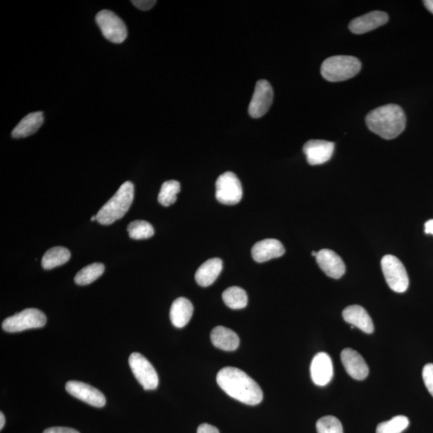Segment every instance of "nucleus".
Listing matches in <instances>:
<instances>
[{"label": "nucleus", "instance_id": "19", "mask_svg": "<svg viewBox=\"0 0 433 433\" xmlns=\"http://www.w3.org/2000/svg\"><path fill=\"white\" fill-rule=\"evenodd\" d=\"M194 313V306L186 298L175 299L170 309V320L178 328L187 326Z\"/></svg>", "mask_w": 433, "mask_h": 433}, {"label": "nucleus", "instance_id": "22", "mask_svg": "<svg viewBox=\"0 0 433 433\" xmlns=\"http://www.w3.org/2000/svg\"><path fill=\"white\" fill-rule=\"evenodd\" d=\"M43 123L42 112L31 113L21 120L12 131L14 138H24L34 135Z\"/></svg>", "mask_w": 433, "mask_h": 433}, {"label": "nucleus", "instance_id": "27", "mask_svg": "<svg viewBox=\"0 0 433 433\" xmlns=\"http://www.w3.org/2000/svg\"><path fill=\"white\" fill-rule=\"evenodd\" d=\"M130 237L135 240L147 239L155 234V229L148 221L142 220L133 221L127 227Z\"/></svg>", "mask_w": 433, "mask_h": 433}, {"label": "nucleus", "instance_id": "16", "mask_svg": "<svg viewBox=\"0 0 433 433\" xmlns=\"http://www.w3.org/2000/svg\"><path fill=\"white\" fill-rule=\"evenodd\" d=\"M316 262L326 275L335 279L345 275L346 266L343 259L335 251L323 249L318 252Z\"/></svg>", "mask_w": 433, "mask_h": 433}, {"label": "nucleus", "instance_id": "5", "mask_svg": "<svg viewBox=\"0 0 433 433\" xmlns=\"http://www.w3.org/2000/svg\"><path fill=\"white\" fill-rule=\"evenodd\" d=\"M47 317L40 310L27 308L20 313L4 320L2 328L5 332L14 333L28 329L41 328L46 326Z\"/></svg>", "mask_w": 433, "mask_h": 433}, {"label": "nucleus", "instance_id": "18", "mask_svg": "<svg viewBox=\"0 0 433 433\" xmlns=\"http://www.w3.org/2000/svg\"><path fill=\"white\" fill-rule=\"evenodd\" d=\"M343 320L367 334L374 332V324L367 311L361 306L352 305L343 311Z\"/></svg>", "mask_w": 433, "mask_h": 433}, {"label": "nucleus", "instance_id": "11", "mask_svg": "<svg viewBox=\"0 0 433 433\" xmlns=\"http://www.w3.org/2000/svg\"><path fill=\"white\" fill-rule=\"evenodd\" d=\"M66 391L76 399L95 407H104L106 399L104 394L89 385L80 381H68L66 385Z\"/></svg>", "mask_w": 433, "mask_h": 433}, {"label": "nucleus", "instance_id": "33", "mask_svg": "<svg viewBox=\"0 0 433 433\" xmlns=\"http://www.w3.org/2000/svg\"><path fill=\"white\" fill-rule=\"evenodd\" d=\"M197 433H220L214 426L209 424H202L197 429Z\"/></svg>", "mask_w": 433, "mask_h": 433}, {"label": "nucleus", "instance_id": "34", "mask_svg": "<svg viewBox=\"0 0 433 433\" xmlns=\"http://www.w3.org/2000/svg\"><path fill=\"white\" fill-rule=\"evenodd\" d=\"M424 231L426 234L433 235V219L426 221L424 224Z\"/></svg>", "mask_w": 433, "mask_h": 433}, {"label": "nucleus", "instance_id": "12", "mask_svg": "<svg viewBox=\"0 0 433 433\" xmlns=\"http://www.w3.org/2000/svg\"><path fill=\"white\" fill-rule=\"evenodd\" d=\"M333 375V362L330 355L325 353L316 354L311 365L312 381L318 386H326L332 381Z\"/></svg>", "mask_w": 433, "mask_h": 433}, {"label": "nucleus", "instance_id": "30", "mask_svg": "<svg viewBox=\"0 0 433 433\" xmlns=\"http://www.w3.org/2000/svg\"><path fill=\"white\" fill-rule=\"evenodd\" d=\"M422 375L427 390L433 397V364H428L424 367Z\"/></svg>", "mask_w": 433, "mask_h": 433}, {"label": "nucleus", "instance_id": "29", "mask_svg": "<svg viewBox=\"0 0 433 433\" xmlns=\"http://www.w3.org/2000/svg\"><path fill=\"white\" fill-rule=\"evenodd\" d=\"M318 433H343L340 419L333 416L323 417L316 423Z\"/></svg>", "mask_w": 433, "mask_h": 433}, {"label": "nucleus", "instance_id": "23", "mask_svg": "<svg viewBox=\"0 0 433 433\" xmlns=\"http://www.w3.org/2000/svg\"><path fill=\"white\" fill-rule=\"evenodd\" d=\"M70 257H71V254L67 248L62 246L53 247L43 254L41 265L43 269H53L55 267L68 263Z\"/></svg>", "mask_w": 433, "mask_h": 433}, {"label": "nucleus", "instance_id": "32", "mask_svg": "<svg viewBox=\"0 0 433 433\" xmlns=\"http://www.w3.org/2000/svg\"><path fill=\"white\" fill-rule=\"evenodd\" d=\"M43 433H80L73 429L65 428V427H53L44 430Z\"/></svg>", "mask_w": 433, "mask_h": 433}, {"label": "nucleus", "instance_id": "17", "mask_svg": "<svg viewBox=\"0 0 433 433\" xmlns=\"http://www.w3.org/2000/svg\"><path fill=\"white\" fill-rule=\"evenodd\" d=\"M284 253L285 248L281 241L273 239L258 241L251 250L252 257L257 263H265L271 259L281 257Z\"/></svg>", "mask_w": 433, "mask_h": 433}, {"label": "nucleus", "instance_id": "38", "mask_svg": "<svg viewBox=\"0 0 433 433\" xmlns=\"http://www.w3.org/2000/svg\"><path fill=\"white\" fill-rule=\"evenodd\" d=\"M91 221H97V215H95V216H92V218H91Z\"/></svg>", "mask_w": 433, "mask_h": 433}, {"label": "nucleus", "instance_id": "6", "mask_svg": "<svg viewBox=\"0 0 433 433\" xmlns=\"http://www.w3.org/2000/svg\"><path fill=\"white\" fill-rule=\"evenodd\" d=\"M386 282L395 292L404 293L409 286V278L402 263L397 257L387 254L381 260Z\"/></svg>", "mask_w": 433, "mask_h": 433}, {"label": "nucleus", "instance_id": "3", "mask_svg": "<svg viewBox=\"0 0 433 433\" xmlns=\"http://www.w3.org/2000/svg\"><path fill=\"white\" fill-rule=\"evenodd\" d=\"M133 197L135 186L131 182H125L99 210L97 221L99 224L107 226L123 218L132 205Z\"/></svg>", "mask_w": 433, "mask_h": 433}, {"label": "nucleus", "instance_id": "26", "mask_svg": "<svg viewBox=\"0 0 433 433\" xmlns=\"http://www.w3.org/2000/svg\"><path fill=\"white\" fill-rule=\"evenodd\" d=\"M181 184L179 182L170 180L162 184L160 193L158 195V202L163 207L173 205L177 201V194L180 192Z\"/></svg>", "mask_w": 433, "mask_h": 433}, {"label": "nucleus", "instance_id": "1", "mask_svg": "<svg viewBox=\"0 0 433 433\" xmlns=\"http://www.w3.org/2000/svg\"><path fill=\"white\" fill-rule=\"evenodd\" d=\"M216 382L228 396L248 405L262 402L264 393L259 385L244 371L233 367L222 368Z\"/></svg>", "mask_w": 433, "mask_h": 433}, {"label": "nucleus", "instance_id": "8", "mask_svg": "<svg viewBox=\"0 0 433 433\" xmlns=\"http://www.w3.org/2000/svg\"><path fill=\"white\" fill-rule=\"evenodd\" d=\"M95 21L107 40L115 43H120L126 40L128 33L125 24L114 12L102 10L95 16Z\"/></svg>", "mask_w": 433, "mask_h": 433}, {"label": "nucleus", "instance_id": "28", "mask_svg": "<svg viewBox=\"0 0 433 433\" xmlns=\"http://www.w3.org/2000/svg\"><path fill=\"white\" fill-rule=\"evenodd\" d=\"M409 425V419L405 416H397L380 423L377 428V433H402Z\"/></svg>", "mask_w": 433, "mask_h": 433}, {"label": "nucleus", "instance_id": "31", "mask_svg": "<svg viewBox=\"0 0 433 433\" xmlns=\"http://www.w3.org/2000/svg\"><path fill=\"white\" fill-rule=\"evenodd\" d=\"M131 3L140 10L148 11L155 7L157 1L155 0H132Z\"/></svg>", "mask_w": 433, "mask_h": 433}, {"label": "nucleus", "instance_id": "21", "mask_svg": "<svg viewBox=\"0 0 433 433\" xmlns=\"http://www.w3.org/2000/svg\"><path fill=\"white\" fill-rule=\"evenodd\" d=\"M210 339L214 346L226 352H233L239 346V337L232 330L222 326L213 329Z\"/></svg>", "mask_w": 433, "mask_h": 433}, {"label": "nucleus", "instance_id": "7", "mask_svg": "<svg viewBox=\"0 0 433 433\" xmlns=\"http://www.w3.org/2000/svg\"><path fill=\"white\" fill-rule=\"evenodd\" d=\"M243 194L241 182L232 172H226L216 182V199L224 205H236Z\"/></svg>", "mask_w": 433, "mask_h": 433}, {"label": "nucleus", "instance_id": "15", "mask_svg": "<svg viewBox=\"0 0 433 433\" xmlns=\"http://www.w3.org/2000/svg\"><path fill=\"white\" fill-rule=\"evenodd\" d=\"M388 15L385 11H373L369 14L354 19L350 23L349 29L353 33L361 35L383 26L388 21Z\"/></svg>", "mask_w": 433, "mask_h": 433}, {"label": "nucleus", "instance_id": "35", "mask_svg": "<svg viewBox=\"0 0 433 433\" xmlns=\"http://www.w3.org/2000/svg\"><path fill=\"white\" fill-rule=\"evenodd\" d=\"M423 3L425 8L433 14V0H425Z\"/></svg>", "mask_w": 433, "mask_h": 433}, {"label": "nucleus", "instance_id": "24", "mask_svg": "<svg viewBox=\"0 0 433 433\" xmlns=\"http://www.w3.org/2000/svg\"><path fill=\"white\" fill-rule=\"evenodd\" d=\"M222 299L228 308L234 310L243 309L248 303L246 292L239 286H231L222 293Z\"/></svg>", "mask_w": 433, "mask_h": 433}, {"label": "nucleus", "instance_id": "13", "mask_svg": "<svg viewBox=\"0 0 433 433\" xmlns=\"http://www.w3.org/2000/svg\"><path fill=\"white\" fill-rule=\"evenodd\" d=\"M335 144L323 140H311L303 146V152L311 165L326 163L334 154Z\"/></svg>", "mask_w": 433, "mask_h": 433}, {"label": "nucleus", "instance_id": "36", "mask_svg": "<svg viewBox=\"0 0 433 433\" xmlns=\"http://www.w3.org/2000/svg\"><path fill=\"white\" fill-rule=\"evenodd\" d=\"M4 424H5V417L4 415V413L1 412H0V429H3Z\"/></svg>", "mask_w": 433, "mask_h": 433}, {"label": "nucleus", "instance_id": "10", "mask_svg": "<svg viewBox=\"0 0 433 433\" xmlns=\"http://www.w3.org/2000/svg\"><path fill=\"white\" fill-rule=\"evenodd\" d=\"M273 98V88L266 80L257 82L248 113L253 118H260L269 111Z\"/></svg>", "mask_w": 433, "mask_h": 433}, {"label": "nucleus", "instance_id": "14", "mask_svg": "<svg viewBox=\"0 0 433 433\" xmlns=\"http://www.w3.org/2000/svg\"><path fill=\"white\" fill-rule=\"evenodd\" d=\"M341 361L346 372L355 380H364L367 377L369 368L362 355L352 348L343 350Z\"/></svg>", "mask_w": 433, "mask_h": 433}, {"label": "nucleus", "instance_id": "20", "mask_svg": "<svg viewBox=\"0 0 433 433\" xmlns=\"http://www.w3.org/2000/svg\"><path fill=\"white\" fill-rule=\"evenodd\" d=\"M222 261L219 258L210 259L206 261L195 273L197 284L203 288L212 285L219 276L222 271Z\"/></svg>", "mask_w": 433, "mask_h": 433}, {"label": "nucleus", "instance_id": "37", "mask_svg": "<svg viewBox=\"0 0 433 433\" xmlns=\"http://www.w3.org/2000/svg\"><path fill=\"white\" fill-rule=\"evenodd\" d=\"M317 254H318V252H315V251H312V253H311V256H314V257H315V258H316V256H317Z\"/></svg>", "mask_w": 433, "mask_h": 433}, {"label": "nucleus", "instance_id": "4", "mask_svg": "<svg viewBox=\"0 0 433 433\" xmlns=\"http://www.w3.org/2000/svg\"><path fill=\"white\" fill-rule=\"evenodd\" d=\"M361 62L351 56H335L325 60L321 66V74L330 82L345 81L354 78L361 69Z\"/></svg>", "mask_w": 433, "mask_h": 433}, {"label": "nucleus", "instance_id": "2", "mask_svg": "<svg viewBox=\"0 0 433 433\" xmlns=\"http://www.w3.org/2000/svg\"><path fill=\"white\" fill-rule=\"evenodd\" d=\"M368 129L385 140L397 137L406 127V116L397 105H386L371 111L366 117Z\"/></svg>", "mask_w": 433, "mask_h": 433}, {"label": "nucleus", "instance_id": "25", "mask_svg": "<svg viewBox=\"0 0 433 433\" xmlns=\"http://www.w3.org/2000/svg\"><path fill=\"white\" fill-rule=\"evenodd\" d=\"M105 269V265L100 263L88 265L76 273L75 283L80 286L90 284L103 275Z\"/></svg>", "mask_w": 433, "mask_h": 433}, {"label": "nucleus", "instance_id": "9", "mask_svg": "<svg viewBox=\"0 0 433 433\" xmlns=\"http://www.w3.org/2000/svg\"><path fill=\"white\" fill-rule=\"evenodd\" d=\"M129 364L131 370L145 390H155L158 387V375L154 366L142 354L130 355Z\"/></svg>", "mask_w": 433, "mask_h": 433}]
</instances>
